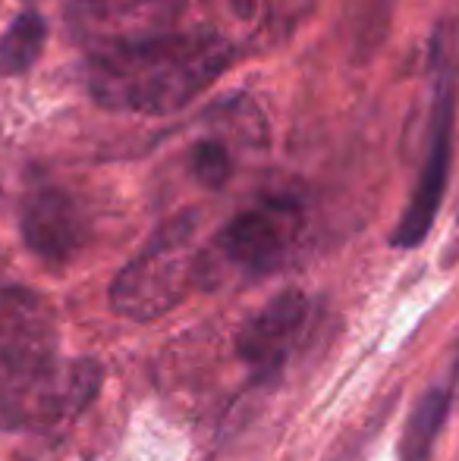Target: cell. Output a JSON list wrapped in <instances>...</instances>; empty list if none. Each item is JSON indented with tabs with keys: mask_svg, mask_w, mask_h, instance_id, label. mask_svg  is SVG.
<instances>
[{
	"mask_svg": "<svg viewBox=\"0 0 459 461\" xmlns=\"http://www.w3.org/2000/svg\"><path fill=\"white\" fill-rule=\"evenodd\" d=\"M189 170L205 188H221L233 173L227 145H221V141H202V145H196L189 158Z\"/></svg>",
	"mask_w": 459,
	"mask_h": 461,
	"instance_id": "cell-11",
	"label": "cell"
},
{
	"mask_svg": "<svg viewBox=\"0 0 459 461\" xmlns=\"http://www.w3.org/2000/svg\"><path fill=\"white\" fill-rule=\"evenodd\" d=\"M302 226H306V211L287 194H274L245 207L215 236L208 258H202V276L205 270H230L243 276L271 274L299 242Z\"/></svg>",
	"mask_w": 459,
	"mask_h": 461,
	"instance_id": "cell-5",
	"label": "cell"
},
{
	"mask_svg": "<svg viewBox=\"0 0 459 461\" xmlns=\"http://www.w3.org/2000/svg\"><path fill=\"white\" fill-rule=\"evenodd\" d=\"M456 92H459V32L454 25H441L435 35V97L428 116V145L418 183L412 198L393 230L397 249H418L437 220L450 179L454 160V120H456Z\"/></svg>",
	"mask_w": 459,
	"mask_h": 461,
	"instance_id": "cell-3",
	"label": "cell"
},
{
	"mask_svg": "<svg viewBox=\"0 0 459 461\" xmlns=\"http://www.w3.org/2000/svg\"><path fill=\"white\" fill-rule=\"evenodd\" d=\"M312 302L299 289L274 295L236 336V355L252 367L258 380H268L283 367L296 339L306 330Z\"/></svg>",
	"mask_w": 459,
	"mask_h": 461,
	"instance_id": "cell-8",
	"label": "cell"
},
{
	"mask_svg": "<svg viewBox=\"0 0 459 461\" xmlns=\"http://www.w3.org/2000/svg\"><path fill=\"white\" fill-rule=\"evenodd\" d=\"M306 0H230L236 16L258 29H277L287 16L302 10Z\"/></svg>",
	"mask_w": 459,
	"mask_h": 461,
	"instance_id": "cell-12",
	"label": "cell"
},
{
	"mask_svg": "<svg viewBox=\"0 0 459 461\" xmlns=\"http://www.w3.org/2000/svg\"><path fill=\"white\" fill-rule=\"evenodd\" d=\"M239 60L236 44L211 29H186L88 54L86 86L116 113L167 116L205 95Z\"/></svg>",
	"mask_w": 459,
	"mask_h": 461,
	"instance_id": "cell-2",
	"label": "cell"
},
{
	"mask_svg": "<svg viewBox=\"0 0 459 461\" xmlns=\"http://www.w3.org/2000/svg\"><path fill=\"white\" fill-rule=\"evenodd\" d=\"M192 213L170 220L154 232L151 242L114 279L111 304L116 314L145 323L183 302L189 285L202 276V258L192 251Z\"/></svg>",
	"mask_w": 459,
	"mask_h": 461,
	"instance_id": "cell-4",
	"label": "cell"
},
{
	"mask_svg": "<svg viewBox=\"0 0 459 461\" xmlns=\"http://www.w3.org/2000/svg\"><path fill=\"white\" fill-rule=\"evenodd\" d=\"M25 249L48 264H67L88 239V217L69 192L44 185L25 198L19 217Z\"/></svg>",
	"mask_w": 459,
	"mask_h": 461,
	"instance_id": "cell-7",
	"label": "cell"
},
{
	"mask_svg": "<svg viewBox=\"0 0 459 461\" xmlns=\"http://www.w3.org/2000/svg\"><path fill=\"white\" fill-rule=\"evenodd\" d=\"M48 38V23L38 10H23L0 38V73L19 76L32 69Z\"/></svg>",
	"mask_w": 459,
	"mask_h": 461,
	"instance_id": "cell-10",
	"label": "cell"
},
{
	"mask_svg": "<svg viewBox=\"0 0 459 461\" xmlns=\"http://www.w3.org/2000/svg\"><path fill=\"white\" fill-rule=\"evenodd\" d=\"M198 0H67V25L92 50L198 29Z\"/></svg>",
	"mask_w": 459,
	"mask_h": 461,
	"instance_id": "cell-6",
	"label": "cell"
},
{
	"mask_svg": "<svg viewBox=\"0 0 459 461\" xmlns=\"http://www.w3.org/2000/svg\"><path fill=\"white\" fill-rule=\"evenodd\" d=\"M459 386V361L454 374L447 380L435 383L431 389H425V395L416 402L409 414V424H406L403 443H399V458L403 461H428L431 452L437 446L444 424L450 418V408H454V395Z\"/></svg>",
	"mask_w": 459,
	"mask_h": 461,
	"instance_id": "cell-9",
	"label": "cell"
},
{
	"mask_svg": "<svg viewBox=\"0 0 459 461\" xmlns=\"http://www.w3.org/2000/svg\"><path fill=\"white\" fill-rule=\"evenodd\" d=\"M98 386L95 361L60 355L50 304L25 285H0V424L48 430L82 411Z\"/></svg>",
	"mask_w": 459,
	"mask_h": 461,
	"instance_id": "cell-1",
	"label": "cell"
}]
</instances>
